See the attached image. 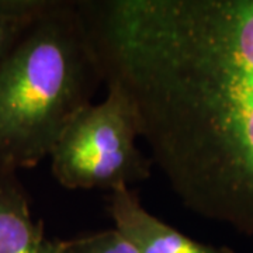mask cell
<instances>
[{"mask_svg":"<svg viewBox=\"0 0 253 253\" xmlns=\"http://www.w3.org/2000/svg\"><path fill=\"white\" fill-rule=\"evenodd\" d=\"M124 87L183 206L253 235V0H156Z\"/></svg>","mask_w":253,"mask_h":253,"instance_id":"6da1fadb","label":"cell"},{"mask_svg":"<svg viewBox=\"0 0 253 253\" xmlns=\"http://www.w3.org/2000/svg\"><path fill=\"white\" fill-rule=\"evenodd\" d=\"M103 82L78 1L51 4L0 61V170L49 158Z\"/></svg>","mask_w":253,"mask_h":253,"instance_id":"7a4b0ae2","label":"cell"},{"mask_svg":"<svg viewBox=\"0 0 253 253\" xmlns=\"http://www.w3.org/2000/svg\"><path fill=\"white\" fill-rule=\"evenodd\" d=\"M139 126L132 103L116 84L79 111L51 151V170L69 190L131 189L146 180L154 162L136 145Z\"/></svg>","mask_w":253,"mask_h":253,"instance_id":"3957f363","label":"cell"},{"mask_svg":"<svg viewBox=\"0 0 253 253\" xmlns=\"http://www.w3.org/2000/svg\"><path fill=\"white\" fill-rule=\"evenodd\" d=\"M109 212L114 228L134 245L139 253H235L228 246L204 244L181 234L148 212L136 191H111Z\"/></svg>","mask_w":253,"mask_h":253,"instance_id":"277c9868","label":"cell"},{"mask_svg":"<svg viewBox=\"0 0 253 253\" xmlns=\"http://www.w3.org/2000/svg\"><path fill=\"white\" fill-rule=\"evenodd\" d=\"M0 253H65L63 239L46 238L34 219L16 173L0 170Z\"/></svg>","mask_w":253,"mask_h":253,"instance_id":"5b68a950","label":"cell"},{"mask_svg":"<svg viewBox=\"0 0 253 253\" xmlns=\"http://www.w3.org/2000/svg\"><path fill=\"white\" fill-rule=\"evenodd\" d=\"M49 4L51 0H0V61Z\"/></svg>","mask_w":253,"mask_h":253,"instance_id":"8992f818","label":"cell"},{"mask_svg":"<svg viewBox=\"0 0 253 253\" xmlns=\"http://www.w3.org/2000/svg\"><path fill=\"white\" fill-rule=\"evenodd\" d=\"M65 253H139L116 228L63 239Z\"/></svg>","mask_w":253,"mask_h":253,"instance_id":"52a82bcc","label":"cell"}]
</instances>
